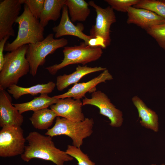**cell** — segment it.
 <instances>
[{"mask_svg":"<svg viewBox=\"0 0 165 165\" xmlns=\"http://www.w3.org/2000/svg\"><path fill=\"white\" fill-rule=\"evenodd\" d=\"M26 139L28 144L21 155V159L25 162H28L35 158L51 161L56 165H64L65 162L73 160L65 151L57 148L50 136L33 131L29 134Z\"/></svg>","mask_w":165,"mask_h":165,"instance_id":"obj_1","label":"cell"},{"mask_svg":"<svg viewBox=\"0 0 165 165\" xmlns=\"http://www.w3.org/2000/svg\"><path fill=\"white\" fill-rule=\"evenodd\" d=\"M15 23L18 25L17 37L12 42L6 44L5 51L10 52L24 45L35 43L44 39V28L26 5L24 4V11Z\"/></svg>","mask_w":165,"mask_h":165,"instance_id":"obj_2","label":"cell"},{"mask_svg":"<svg viewBox=\"0 0 165 165\" xmlns=\"http://www.w3.org/2000/svg\"><path fill=\"white\" fill-rule=\"evenodd\" d=\"M28 47V45H24L4 55V63L0 71V90L16 85L20 78L30 72L26 57Z\"/></svg>","mask_w":165,"mask_h":165,"instance_id":"obj_3","label":"cell"},{"mask_svg":"<svg viewBox=\"0 0 165 165\" xmlns=\"http://www.w3.org/2000/svg\"><path fill=\"white\" fill-rule=\"evenodd\" d=\"M94 123L92 118H85L82 121H75L58 116L53 126L48 129L45 134L51 137L67 136L72 140V145L80 148L83 139L93 133Z\"/></svg>","mask_w":165,"mask_h":165,"instance_id":"obj_4","label":"cell"},{"mask_svg":"<svg viewBox=\"0 0 165 165\" xmlns=\"http://www.w3.org/2000/svg\"><path fill=\"white\" fill-rule=\"evenodd\" d=\"M63 52L64 58L61 63L45 68L51 74L55 75L59 70L69 65L80 64L84 66L98 60L103 53L101 48L91 47L84 42L78 46L65 47Z\"/></svg>","mask_w":165,"mask_h":165,"instance_id":"obj_5","label":"cell"},{"mask_svg":"<svg viewBox=\"0 0 165 165\" xmlns=\"http://www.w3.org/2000/svg\"><path fill=\"white\" fill-rule=\"evenodd\" d=\"M68 43L64 38H54L53 34L50 33L41 41L28 44L26 57L30 64V74L35 76L39 66L45 64L46 57L57 49L65 47Z\"/></svg>","mask_w":165,"mask_h":165,"instance_id":"obj_6","label":"cell"},{"mask_svg":"<svg viewBox=\"0 0 165 165\" xmlns=\"http://www.w3.org/2000/svg\"><path fill=\"white\" fill-rule=\"evenodd\" d=\"M26 141L21 127L5 126L0 131V156L3 157L21 155Z\"/></svg>","mask_w":165,"mask_h":165,"instance_id":"obj_7","label":"cell"},{"mask_svg":"<svg viewBox=\"0 0 165 165\" xmlns=\"http://www.w3.org/2000/svg\"><path fill=\"white\" fill-rule=\"evenodd\" d=\"M88 4L95 9L97 14L95 24L90 30V35L93 38L99 37L102 38L106 47L110 45L111 41V26L116 21L114 9L110 6L102 8L92 0L89 1Z\"/></svg>","mask_w":165,"mask_h":165,"instance_id":"obj_8","label":"cell"},{"mask_svg":"<svg viewBox=\"0 0 165 165\" xmlns=\"http://www.w3.org/2000/svg\"><path fill=\"white\" fill-rule=\"evenodd\" d=\"M83 106L91 105L97 107L99 114L107 117L110 121L112 127H119L123 124V119L122 112L112 104L104 93L100 90L92 93L91 98L86 97L82 101Z\"/></svg>","mask_w":165,"mask_h":165,"instance_id":"obj_9","label":"cell"},{"mask_svg":"<svg viewBox=\"0 0 165 165\" xmlns=\"http://www.w3.org/2000/svg\"><path fill=\"white\" fill-rule=\"evenodd\" d=\"M24 0H4L0 2V40L6 36L14 37L13 26L19 17Z\"/></svg>","mask_w":165,"mask_h":165,"instance_id":"obj_10","label":"cell"},{"mask_svg":"<svg viewBox=\"0 0 165 165\" xmlns=\"http://www.w3.org/2000/svg\"><path fill=\"white\" fill-rule=\"evenodd\" d=\"M24 117L12 103V98L5 90H0V126L21 127Z\"/></svg>","mask_w":165,"mask_h":165,"instance_id":"obj_11","label":"cell"},{"mask_svg":"<svg viewBox=\"0 0 165 165\" xmlns=\"http://www.w3.org/2000/svg\"><path fill=\"white\" fill-rule=\"evenodd\" d=\"M84 29L82 24L79 23L75 25L72 23L69 16L68 7L65 5L62 9L59 24L52 28L53 31L55 33L56 38L66 35L75 36L83 40L85 43L87 45L89 40L93 37L85 34L82 31Z\"/></svg>","mask_w":165,"mask_h":165,"instance_id":"obj_12","label":"cell"},{"mask_svg":"<svg viewBox=\"0 0 165 165\" xmlns=\"http://www.w3.org/2000/svg\"><path fill=\"white\" fill-rule=\"evenodd\" d=\"M112 79V76L108 70L106 69L98 76L90 80L75 84L67 92L54 96L58 99L73 97L74 99H81L83 97H86L85 95L86 93L95 91L96 87L99 84Z\"/></svg>","mask_w":165,"mask_h":165,"instance_id":"obj_13","label":"cell"},{"mask_svg":"<svg viewBox=\"0 0 165 165\" xmlns=\"http://www.w3.org/2000/svg\"><path fill=\"white\" fill-rule=\"evenodd\" d=\"M82 106L80 99L68 97L59 99L56 103L51 105L50 107L58 116L73 121H80L85 119L82 111Z\"/></svg>","mask_w":165,"mask_h":165,"instance_id":"obj_14","label":"cell"},{"mask_svg":"<svg viewBox=\"0 0 165 165\" xmlns=\"http://www.w3.org/2000/svg\"><path fill=\"white\" fill-rule=\"evenodd\" d=\"M128 24H134L146 31L153 27L165 23V19L149 10L130 7L127 12Z\"/></svg>","mask_w":165,"mask_h":165,"instance_id":"obj_15","label":"cell"},{"mask_svg":"<svg viewBox=\"0 0 165 165\" xmlns=\"http://www.w3.org/2000/svg\"><path fill=\"white\" fill-rule=\"evenodd\" d=\"M106 69L101 67H91L86 65H78L75 71L69 74L60 75L57 77L56 86L57 90L61 91L72 84H75L84 76L92 73L104 71Z\"/></svg>","mask_w":165,"mask_h":165,"instance_id":"obj_16","label":"cell"},{"mask_svg":"<svg viewBox=\"0 0 165 165\" xmlns=\"http://www.w3.org/2000/svg\"><path fill=\"white\" fill-rule=\"evenodd\" d=\"M133 103L137 109L139 118H141V125L155 132L159 130L158 117L156 113L148 108L143 101L136 96L132 98Z\"/></svg>","mask_w":165,"mask_h":165,"instance_id":"obj_17","label":"cell"},{"mask_svg":"<svg viewBox=\"0 0 165 165\" xmlns=\"http://www.w3.org/2000/svg\"><path fill=\"white\" fill-rule=\"evenodd\" d=\"M56 86V84L52 81H50L46 84H38L28 87H22L14 84L9 87L7 91L17 100L25 94H30L34 96L38 94H48L53 91Z\"/></svg>","mask_w":165,"mask_h":165,"instance_id":"obj_18","label":"cell"},{"mask_svg":"<svg viewBox=\"0 0 165 165\" xmlns=\"http://www.w3.org/2000/svg\"><path fill=\"white\" fill-rule=\"evenodd\" d=\"M59 99L54 96H49L47 94H42L38 97H35L31 101L21 103L13 104L22 114L28 111L34 112L42 109L48 108L51 105L56 103Z\"/></svg>","mask_w":165,"mask_h":165,"instance_id":"obj_19","label":"cell"},{"mask_svg":"<svg viewBox=\"0 0 165 165\" xmlns=\"http://www.w3.org/2000/svg\"><path fill=\"white\" fill-rule=\"evenodd\" d=\"M65 0H45L42 13L39 19L44 28L50 20L57 21L59 18Z\"/></svg>","mask_w":165,"mask_h":165,"instance_id":"obj_20","label":"cell"},{"mask_svg":"<svg viewBox=\"0 0 165 165\" xmlns=\"http://www.w3.org/2000/svg\"><path fill=\"white\" fill-rule=\"evenodd\" d=\"M64 5L68 7L72 22L85 21L90 14L89 4L84 0H65Z\"/></svg>","mask_w":165,"mask_h":165,"instance_id":"obj_21","label":"cell"},{"mask_svg":"<svg viewBox=\"0 0 165 165\" xmlns=\"http://www.w3.org/2000/svg\"><path fill=\"white\" fill-rule=\"evenodd\" d=\"M57 117L54 111L46 108L34 112L29 120L35 128L40 130H48Z\"/></svg>","mask_w":165,"mask_h":165,"instance_id":"obj_22","label":"cell"},{"mask_svg":"<svg viewBox=\"0 0 165 165\" xmlns=\"http://www.w3.org/2000/svg\"><path fill=\"white\" fill-rule=\"evenodd\" d=\"M133 7L149 10L165 19V1L164 0H140Z\"/></svg>","mask_w":165,"mask_h":165,"instance_id":"obj_23","label":"cell"},{"mask_svg":"<svg viewBox=\"0 0 165 165\" xmlns=\"http://www.w3.org/2000/svg\"><path fill=\"white\" fill-rule=\"evenodd\" d=\"M65 152L77 160L78 165H96L94 163L90 160L87 154L83 153L80 148L68 145Z\"/></svg>","mask_w":165,"mask_h":165,"instance_id":"obj_24","label":"cell"},{"mask_svg":"<svg viewBox=\"0 0 165 165\" xmlns=\"http://www.w3.org/2000/svg\"><path fill=\"white\" fill-rule=\"evenodd\" d=\"M146 31L161 48L165 50V23L153 27Z\"/></svg>","mask_w":165,"mask_h":165,"instance_id":"obj_25","label":"cell"},{"mask_svg":"<svg viewBox=\"0 0 165 165\" xmlns=\"http://www.w3.org/2000/svg\"><path fill=\"white\" fill-rule=\"evenodd\" d=\"M140 0H105L113 9L118 11L127 12L129 8L136 4Z\"/></svg>","mask_w":165,"mask_h":165,"instance_id":"obj_26","label":"cell"},{"mask_svg":"<svg viewBox=\"0 0 165 165\" xmlns=\"http://www.w3.org/2000/svg\"><path fill=\"white\" fill-rule=\"evenodd\" d=\"M45 0H24L33 15L37 19H40L42 13Z\"/></svg>","mask_w":165,"mask_h":165,"instance_id":"obj_27","label":"cell"},{"mask_svg":"<svg viewBox=\"0 0 165 165\" xmlns=\"http://www.w3.org/2000/svg\"><path fill=\"white\" fill-rule=\"evenodd\" d=\"M87 45L93 47H100L102 49L106 48L103 39L99 37L90 39L88 42Z\"/></svg>","mask_w":165,"mask_h":165,"instance_id":"obj_28","label":"cell"},{"mask_svg":"<svg viewBox=\"0 0 165 165\" xmlns=\"http://www.w3.org/2000/svg\"><path fill=\"white\" fill-rule=\"evenodd\" d=\"M9 37V36H6L0 40V71L2 69L5 61L3 52L4 50L5 44Z\"/></svg>","mask_w":165,"mask_h":165,"instance_id":"obj_29","label":"cell"},{"mask_svg":"<svg viewBox=\"0 0 165 165\" xmlns=\"http://www.w3.org/2000/svg\"><path fill=\"white\" fill-rule=\"evenodd\" d=\"M151 165H157L156 164H152ZM160 165H165V164H164V163H163Z\"/></svg>","mask_w":165,"mask_h":165,"instance_id":"obj_30","label":"cell"},{"mask_svg":"<svg viewBox=\"0 0 165 165\" xmlns=\"http://www.w3.org/2000/svg\"><path fill=\"white\" fill-rule=\"evenodd\" d=\"M165 1V0H164Z\"/></svg>","mask_w":165,"mask_h":165,"instance_id":"obj_31","label":"cell"}]
</instances>
